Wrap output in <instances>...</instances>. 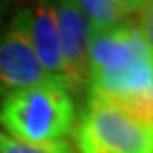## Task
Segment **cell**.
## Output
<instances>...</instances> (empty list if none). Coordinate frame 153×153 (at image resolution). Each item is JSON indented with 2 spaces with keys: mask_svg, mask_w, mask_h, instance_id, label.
I'll return each instance as SVG.
<instances>
[{
  "mask_svg": "<svg viewBox=\"0 0 153 153\" xmlns=\"http://www.w3.org/2000/svg\"><path fill=\"white\" fill-rule=\"evenodd\" d=\"M87 81L92 98L126 100L153 89V57L138 26L122 22L91 33Z\"/></svg>",
  "mask_w": 153,
  "mask_h": 153,
  "instance_id": "cell-1",
  "label": "cell"
},
{
  "mask_svg": "<svg viewBox=\"0 0 153 153\" xmlns=\"http://www.w3.org/2000/svg\"><path fill=\"white\" fill-rule=\"evenodd\" d=\"M0 124L26 144L63 140L76 124V105L70 91L61 83H46L13 91L2 96Z\"/></svg>",
  "mask_w": 153,
  "mask_h": 153,
  "instance_id": "cell-2",
  "label": "cell"
},
{
  "mask_svg": "<svg viewBox=\"0 0 153 153\" xmlns=\"http://www.w3.org/2000/svg\"><path fill=\"white\" fill-rule=\"evenodd\" d=\"M76 138L79 153H153V126L103 98H89Z\"/></svg>",
  "mask_w": 153,
  "mask_h": 153,
  "instance_id": "cell-3",
  "label": "cell"
},
{
  "mask_svg": "<svg viewBox=\"0 0 153 153\" xmlns=\"http://www.w3.org/2000/svg\"><path fill=\"white\" fill-rule=\"evenodd\" d=\"M46 83L61 81L41 65L28 33V7H22L0 33V94Z\"/></svg>",
  "mask_w": 153,
  "mask_h": 153,
  "instance_id": "cell-4",
  "label": "cell"
},
{
  "mask_svg": "<svg viewBox=\"0 0 153 153\" xmlns=\"http://www.w3.org/2000/svg\"><path fill=\"white\" fill-rule=\"evenodd\" d=\"M61 41L65 83L68 91L79 89L87 81V52L91 41V26L72 0H52Z\"/></svg>",
  "mask_w": 153,
  "mask_h": 153,
  "instance_id": "cell-5",
  "label": "cell"
},
{
  "mask_svg": "<svg viewBox=\"0 0 153 153\" xmlns=\"http://www.w3.org/2000/svg\"><path fill=\"white\" fill-rule=\"evenodd\" d=\"M28 33L41 65L52 78H56L67 87L61 41L52 0H35L28 7Z\"/></svg>",
  "mask_w": 153,
  "mask_h": 153,
  "instance_id": "cell-6",
  "label": "cell"
},
{
  "mask_svg": "<svg viewBox=\"0 0 153 153\" xmlns=\"http://www.w3.org/2000/svg\"><path fill=\"white\" fill-rule=\"evenodd\" d=\"M72 2L78 6V9L87 19L92 33L111 30L122 24L124 20V13L111 0H72Z\"/></svg>",
  "mask_w": 153,
  "mask_h": 153,
  "instance_id": "cell-7",
  "label": "cell"
},
{
  "mask_svg": "<svg viewBox=\"0 0 153 153\" xmlns=\"http://www.w3.org/2000/svg\"><path fill=\"white\" fill-rule=\"evenodd\" d=\"M0 153H76L65 140L50 144H26L0 131Z\"/></svg>",
  "mask_w": 153,
  "mask_h": 153,
  "instance_id": "cell-8",
  "label": "cell"
},
{
  "mask_svg": "<svg viewBox=\"0 0 153 153\" xmlns=\"http://www.w3.org/2000/svg\"><path fill=\"white\" fill-rule=\"evenodd\" d=\"M140 33L146 46L153 57V0H146L142 6V17H140Z\"/></svg>",
  "mask_w": 153,
  "mask_h": 153,
  "instance_id": "cell-9",
  "label": "cell"
},
{
  "mask_svg": "<svg viewBox=\"0 0 153 153\" xmlns=\"http://www.w3.org/2000/svg\"><path fill=\"white\" fill-rule=\"evenodd\" d=\"M111 2L122 11L124 15H129V13H135L138 9H142L146 0H111Z\"/></svg>",
  "mask_w": 153,
  "mask_h": 153,
  "instance_id": "cell-10",
  "label": "cell"
},
{
  "mask_svg": "<svg viewBox=\"0 0 153 153\" xmlns=\"http://www.w3.org/2000/svg\"><path fill=\"white\" fill-rule=\"evenodd\" d=\"M26 2H30V0H0V24L4 22V17L11 11V9L24 6Z\"/></svg>",
  "mask_w": 153,
  "mask_h": 153,
  "instance_id": "cell-11",
  "label": "cell"
}]
</instances>
